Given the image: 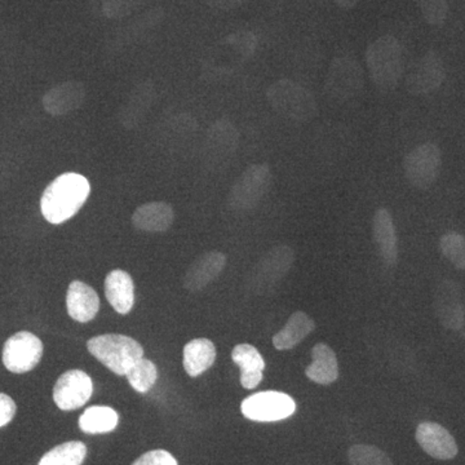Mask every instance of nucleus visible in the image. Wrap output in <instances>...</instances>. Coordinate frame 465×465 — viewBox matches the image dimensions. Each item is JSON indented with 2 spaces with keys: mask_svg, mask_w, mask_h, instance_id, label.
<instances>
[{
  "mask_svg": "<svg viewBox=\"0 0 465 465\" xmlns=\"http://www.w3.org/2000/svg\"><path fill=\"white\" fill-rule=\"evenodd\" d=\"M362 88V67L356 58L345 54L333 58L324 84L326 96L339 103H347L357 97Z\"/></svg>",
  "mask_w": 465,
  "mask_h": 465,
  "instance_id": "nucleus-7",
  "label": "nucleus"
},
{
  "mask_svg": "<svg viewBox=\"0 0 465 465\" xmlns=\"http://www.w3.org/2000/svg\"><path fill=\"white\" fill-rule=\"evenodd\" d=\"M91 183L84 174H60L45 188L41 200L43 216L48 223L60 225L74 217L90 197Z\"/></svg>",
  "mask_w": 465,
  "mask_h": 465,
  "instance_id": "nucleus-1",
  "label": "nucleus"
},
{
  "mask_svg": "<svg viewBox=\"0 0 465 465\" xmlns=\"http://www.w3.org/2000/svg\"><path fill=\"white\" fill-rule=\"evenodd\" d=\"M124 376L137 393L146 394L157 382L158 369L154 362L143 357Z\"/></svg>",
  "mask_w": 465,
  "mask_h": 465,
  "instance_id": "nucleus-29",
  "label": "nucleus"
},
{
  "mask_svg": "<svg viewBox=\"0 0 465 465\" xmlns=\"http://www.w3.org/2000/svg\"><path fill=\"white\" fill-rule=\"evenodd\" d=\"M154 99L155 90L152 82H143L136 85L125 101V105L119 110L118 119L121 124L128 130L139 127Z\"/></svg>",
  "mask_w": 465,
  "mask_h": 465,
  "instance_id": "nucleus-23",
  "label": "nucleus"
},
{
  "mask_svg": "<svg viewBox=\"0 0 465 465\" xmlns=\"http://www.w3.org/2000/svg\"><path fill=\"white\" fill-rule=\"evenodd\" d=\"M440 253L458 271H465V235L458 232H449L440 240Z\"/></svg>",
  "mask_w": 465,
  "mask_h": 465,
  "instance_id": "nucleus-30",
  "label": "nucleus"
},
{
  "mask_svg": "<svg viewBox=\"0 0 465 465\" xmlns=\"http://www.w3.org/2000/svg\"><path fill=\"white\" fill-rule=\"evenodd\" d=\"M442 153L434 143H424L412 149L403 159V171L410 185L427 191L439 179Z\"/></svg>",
  "mask_w": 465,
  "mask_h": 465,
  "instance_id": "nucleus-8",
  "label": "nucleus"
},
{
  "mask_svg": "<svg viewBox=\"0 0 465 465\" xmlns=\"http://www.w3.org/2000/svg\"><path fill=\"white\" fill-rule=\"evenodd\" d=\"M133 465H179L173 454L166 450H153L142 455Z\"/></svg>",
  "mask_w": 465,
  "mask_h": 465,
  "instance_id": "nucleus-34",
  "label": "nucleus"
},
{
  "mask_svg": "<svg viewBox=\"0 0 465 465\" xmlns=\"http://www.w3.org/2000/svg\"><path fill=\"white\" fill-rule=\"evenodd\" d=\"M240 145V134L228 119H220L208 130L204 149L207 161L213 164L228 163Z\"/></svg>",
  "mask_w": 465,
  "mask_h": 465,
  "instance_id": "nucleus-14",
  "label": "nucleus"
},
{
  "mask_svg": "<svg viewBox=\"0 0 465 465\" xmlns=\"http://www.w3.org/2000/svg\"><path fill=\"white\" fill-rule=\"evenodd\" d=\"M88 351L115 375L124 376L143 357L139 341L121 333L94 336L87 342Z\"/></svg>",
  "mask_w": 465,
  "mask_h": 465,
  "instance_id": "nucleus-3",
  "label": "nucleus"
},
{
  "mask_svg": "<svg viewBox=\"0 0 465 465\" xmlns=\"http://www.w3.org/2000/svg\"><path fill=\"white\" fill-rule=\"evenodd\" d=\"M105 296L119 314H128L134 305L133 277L122 269H114L105 278Z\"/></svg>",
  "mask_w": 465,
  "mask_h": 465,
  "instance_id": "nucleus-22",
  "label": "nucleus"
},
{
  "mask_svg": "<svg viewBox=\"0 0 465 465\" xmlns=\"http://www.w3.org/2000/svg\"><path fill=\"white\" fill-rule=\"evenodd\" d=\"M446 79L445 65L436 51H428L416 61L406 78V88L415 96L439 91Z\"/></svg>",
  "mask_w": 465,
  "mask_h": 465,
  "instance_id": "nucleus-12",
  "label": "nucleus"
},
{
  "mask_svg": "<svg viewBox=\"0 0 465 465\" xmlns=\"http://www.w3.org/2000/svg\"><path fill=\"white\" fill-rule=\"evenodd\" d=\"M246 0H206L208 7L216 9V11H232L240 7L242 3Z\"/></svg>",
  "mask_w": 465,
  "mask_h": 465,
  "instance_id": "nucleus-36",
  "label": "nucleus"
},
{
  "mask_svg": "<svg viewBox=\"0 0 465 465\" xmlns=\"http://www.w3.org/2000/svg\"><path fill=\"white\" fill-rule=\"evenodd\" d=\"M415 439L428 455L439 460H451L458 455L457 440L439 423L424 421L419 424Z\"/></svg>",
  "mask_w": 465,
  "mask_h": 465,
  "instance_id": "nucleus-16",
  "label": "nucleus"
},
{
  "mask_svg": "<svg viewBox=\"0 0 465 465\" xmlns=\"http://www.w3.org/2000/svg\"><path fill=\"white\" fill-rule=\"evenodd\" d=\"M295 252L287 244H278L268 251L251 271L249 287L252 292H271L290 273Z\"/></svg>",
  "mask_w": 465,
  "mask_h": 465,
  "instance_id": "nucleus-6",
  "label": "nucleus"
},
{
  "mask_svg": "<svg viewBox=\"0 0 465 465\" xmlns=\"http://www.w3.org/2000/svg\"><path fill=\"white\" fill-rule=\"evenodd\" d=\"M216 361V347L208 339H194L183 347V369L191 378L206 372Z\"/></svg>",
  "mask_w": 465,
  "mask_h": 465,
  "instance_id": "nucleus-26",
  "label": "nucleus"
},
{
  "mask_svg": "<svg viewBox=\"0 0 465 465\" xmlns=\"http://www.w3.org/2000/svg\"><path fill=\"white\" fill-rule=\"evenodd\" d=\"M226 265V256L220 251H210L194 260L183 277V287L198 292L213 282Z\"/></svg>",
  "mask_w": 465,
  "mask_h": 465,
  "instance_id": "nucleus-17",
  "label": "nucleus"
},
{
  "mask_svg": "<svg viewBox=\"0 0 465 465\" xmlns=\"http://www.w3.org/2000/svg\"><path fill=\"white\" fill-rule=\"evenodd\" d=\"M67 314L76 322L87 323L96 318L100 311V298L96 291L82 281H73L66 295Z\"/></svg>",
  "mask_w": 465,
  "mask_h": 465,
  "instance_id": "nucleus-19",
  "label": "nucleus"
},
{
  "mask_svg": "<svg viewBox=\"0 0 465 465\" xmlns=\"http://www.w3.org/2000/svg\"><path fill=\"white\" fill-rule=\"evenodd\" d=\"M273 182L271 167L266 163L251 164L232 183L228 203L232 211L246 213L258 206Z\"/></svg>",
  "mask_w": 465,
  "mask_h": 465,
  "instance_id": "nucleus-5",
  "label": "nucleus"
},
{
  "mask_svg": "<svg viewBox=\"0 0 465 465\" xmlns=\"http://www.w3.org/2000/svg\"><path fill=\"white\" fill-rule=\"evenodd\" d=\"M143 2V0H104V15L109 18L124 17Z\"/></svg>",
  "mask_w": 465,
  "mask_h": 465,
  "instance_id": "nucleus-33",
  "label": "nucleus"
},
{
  "mask_svg": "<svg viewBox=\"0 0 465 465\" xmlns=\"http://www.w3.org/2000/svg\"><path fill=\"white\" fill-rule=\"evenodd\" d=\"M434 312L440 323L450 331H460L465 326V307L460 286L451 280H443L434 293Z\"/></svg>",
  "mask_w": 465,
  "mask_h": 465,
  "instance_id": "nucleus-13",
  "label": "nucleus"
},
{
  "mask_svg": "<svg viewBox=\"0 0 465 465\" xmlns=\"http://www.w3.org/2000/svg\"><path fill=\"white\" fill-rule=\"evenodd\" d=\"M316 329L313 318L305 312L298 311L291 314L289 321L281 331L273 336V345L277 351H284L293 349Z\"/></svg>",
  "mask_w": 465,
  "mask_h": 465,
  "instance_id": "nucleus-25",
  "label": "nucleus"
},
{
  "mask_svg": "<svg viewBox=\"0 0 465 465\" xmlns=\"http://www.w3.org/2000/svg\"><path fill=\"white\" fill-rule=\"evenodd\" d=\"M312 360L313 362L305 370L308 379L321 385H330L338 381V357L331 347L324 342H318L312 349Z\"/></svg>",
  "mask_w": 465,
  "mask_h": 465,
  "instance_id": "nucleus-24",
  "label": "nucleus"
},
{
  "mask_svg": "<svg viewBox=\"0 0 465 465\" xmlns=\"http://www.w3.org/2000/svg\"><path fill=\"white\" fill-rule=\"evenodd\" d=\"M43 342L32 332L21 331L5 341L3 348V363L8 371L25 374L41 362Z\"/></svg>",
  "mask_w": 465,
  "mask_h": 465,
  "instance_id": "nucleus-10",
  "label": "nucleus"
},
{
  "mask_svg": "<svg viewBox=\"0 0 465 465\" xmlns=\"http://www.w3.org/2000/svg\"><path fill=\"white\" fill-rule=\"evenodd\" d=\"M338 5L339 8L341 9H351L356 7L360 0H333Z\"/></svg>",
  "mask_w": 465,
  "mask_h": 465,
  "instance_id": "nucleus-37",
  "label": "nucleus"
},
{
  "mask_svg": "<svg viewBox=\"0 0 465 465\" xmlns=\"http://www.w3.org/2000/svg\"><path fill=\"white\" fill-rule=\"evenodd\" d=\"M87 90L84 82L66 81L45 92L42 104L52 116H63L74 113L84 106Z\"/></svg>",
  "mask_w": 465,
  "mask_h": 465,
  "instance_id": "nucleus-15",
  "label": "nucleus"
},
{
  "mask_svg": "<svg viewBox=\"0 0 465 465\" xmlns=\"http://www.w3.org/2000/svg\"><path fill=\"white\" fill-rule=\"evenodd\" d=\"M372 235L379 256L385 265L393 268L399 262V240L393 217L387 208H379L372 217Z\"/></svg>",
  "mask_w": 465,
  "mask_h": 465,
  "instance_id": "nucleus-18",
  "label": "nucleus"
},
{
  "mask_svg": "<svg viewBox=\"0 0 465 465\" xmlns=\"http://www.w3.org/2000/svg\"><path fill=\"white\" fill-rule=\"evenodd\" d=\"M232 360L241 369V384L244 390H255L262 381L265 361L251 344H238L232 351Z\"/></svg>",
  "mask_w": 465,
  "mask_h": 465,
  "instance_id": "nucleus-21",
  "label": "nucleus"
},
{
  "mask_svg": "<svg viewBox=\"0 0 465 465\" xmlns=\"http://www.w3.org/2000/svg\"><path fill=\"white\" fill-rule=\"evenodd\" d=\"M16 403L7 396V394L0 393V428L11 423L12 419L16 415Z\"/></svg>",
  "mask_w": 465,
  "mask_h": 465,
  "instance_id": "nucleus-35",
  "label": "nucleus"
},
{
  "mask_svg": "<svg viewBox=\"0 0 465 465\" xmlns=\"http://www.w3.org/2000/svg\"><path fill=\"white\" fill-rule=\"evenodd\" d=\"M424 20L430 26H442L449 16L448 0H415Z\"/></svg>",
  "mask_w": 465,
  "mask_h": 465,
  "instance_id": "nucleus-32",
  "label": "nucleus"
},
{
  "mask_svg": "<svg viewBox=\"0 0 465 465\" xmlns=\"http://www.w3.org/2000/svg\"><path fill=\"white\" fill-rule=\"evenodd\" d=\"M272 108L295 124H307L317 115V101L307 88L290 79L274 82L266 92Z\"/></svg>",
  "mask_w": 465,
  "mask_h": 465,
  "instance_id": "nucleus-4",
  "label": "nucleus"
},
{
  "mask_svg": "<svg viewBox=\"0 0 465 465\" xmlns=\"http://www.w3.org/2000/svg\"><path fill=\"white\" fill-rule=\"evenodd\" d=\"M87 457V448L84 442L79 440H72L56 448L43 455L38 465H82Z\"/></svg>",
  "mask_w": 465,
  "mask_h": 465,
  "instance_id": "nucleus-28",
  "label": "nucleus"
},
{
  "mask_svg": "<svg viewBox=\"0 0 465 465\" xmlns=\"http://www.w3.org/2000/svg\"><path fill=\"white\" fill-rule=\"evenodd\" d=\"M94 394V381L82 370H69L58 378L54 388V401L63 411L81 409Z\"/></svg>",
  "mask_w": 465,
  "mask_h": 465,
  "instance_id": "nucleus-11",
  "label": "nucleus"
},
{
  "mask_svg": "<svg viewBox=\"0 0 465 465\" xmlns=\"http://www.w3.org/2000/svg\"><path fill=\"white\" fill-rule=\"evenodd\" d=\"M370 76L381 91H391L399 85L403 74V50L399 39L382 35L366 50Z\"/></svg>",
  "mask_w": 465,
  "mask_h": 465,
  "instance_id": "nucleus-2",
  "label": "nucleus"
},
{
  "mask_svg": "<svg viewBox=\"0 0 465 465\" xmlns=\"http://www.w3.org/2000/svg\"><path fill=\"white\" fill-rule=\"evenodd\" d=\"M173 223V208L166 202H149L137 207L133 215L134 228L146 232H167Z\"/></svg>",
  "mask_w": 465,
  "mask_h": 465,
  "instance_id": "nucleus-20",
  "label": "nucleus"
},
{
  "mask_svg": "<svg viewBox=\"0 0 465 465\" xmlns=\"http://www.w3.org/2000/svg\"><path fill=\"white\" fill-rule=\"evenodd\" d=\"M241 411L250 420L273 423L292 416L296 403L292 397L282 391H264L247 397L242 402Z\"/></svg>",
  "mask_w": 465,
  "mask_h": 465,
  "instance_id": "nucleus-9",
  "label": "nucleus"
},
{
  "mask_svg": "<svg viewBox=\"0 0 465 465\" xmlns=\"http://www.w3.org/2000/svg\"><path fill=\"white\" fill-rule=\"evenodd\" d=\"M119 423V415L109 406H92L79 418V428L87 434L113 432Z\"/></svg>",
  "mask_w": 465,
  "mask_h": 465,
  "instance_id": "nucleus-27",
  "label": "nucleus"
},
{
  "mask_svg": "<svg viewBox=\"0 0 465 465\" xmlns=\"http://www.w3.org/2000/svg\"><path fill=\"white\" fill-rule=\"evenodd\" d=\"M351 465H393L387 452L372 445H354L348 451Z\"/></svg>",
  "mask_w": 465,
  "mask_h": 465,
  "instance_id": "nucleus-31",
  "label": "nucleus"
}]
</instances>
